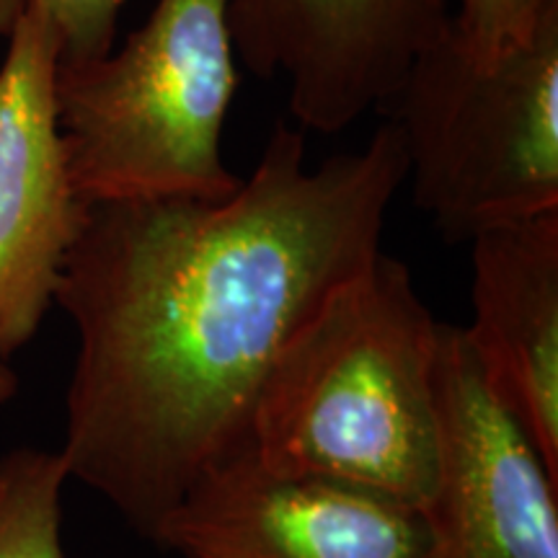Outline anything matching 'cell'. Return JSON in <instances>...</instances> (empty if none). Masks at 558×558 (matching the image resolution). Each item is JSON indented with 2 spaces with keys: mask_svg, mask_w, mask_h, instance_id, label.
Segmentation results:
<instances>
[{
  "mask_svg": "<svg viewBox=\"0 0 558 558\" xmlns=\"http://www.w3.org/2000/svg\"><path fill=\"white\" fill-rule=\"evenodd\" d=\"M277 122L226 199L86 205L54 305L78 331L62 463L153 538L246 445L256 396L300 331L383 251L407 181L388 120L311 169Z\"/></svg>",
  "mask_w": 558,
  "mask_h": 558,
  "instance_id": "cell-1",
  "label": "cell"
},
{
  "mask_svg": "<svg viewBox=\"0 0 558 558\" xmlns=\"http://www.w3.org/2000/svg\"><path fill=\"white\" fill-rule=\"evenodd\" d=\"M437 326L407 264L380 251L271 367L241 452L267 471L427 509L439 471Z\"/></svg>",
  "mask_w": 558,
  "mask_h": 558,
  "instance_id": "cell-2",
  "label": "cell"
},
{
  "mask_svg": "<svg viewBox=\"0 0 558 558\" xmlns=\"http://www.w3.org/2000/svg\"><path fill=\"white\" fill-rule=\"evenodd\" d=\"M230 0H158L120 47L60 62L58 120L83 205L226 199L222 128L241 86Z\"/></svg>",
  "mask_w": 558,
  "mask_h": 558,
  "instance_id": "cell-3",
  "label": "cell"
},
{
  "mask_svg": "<svg viewBox=\"0 0 558 558\" xmlns=\"http://www.w3.org/2000/svg\"><path fill=\"white\" fill-rule=\"evenodd\" d=\"M401 137L418 209L445 239L558 213V11L478 60L448 32L380 109Z\"/></svg>",
  "mask_w": 558,
  "mask_h": 558,
  "instance_id": "cell-4",
  "label": "cell"
},
{
  "mask_svg": "<svg viewBox=\"0 0 558 558\" xmlns=\"http://www.w3.org/2000/svg\"><path fill=\"white\" fill-rule=\"evenodd\" d=\"M439 471L429 558H558V481L488 380L465 329L437 326Z\"/></svg>",
  "mask_w": 558,
  "mask_h": 558,
  "instance_id": "cell-5",
  "label": "cell"
},
{
  "mask_svg": "<svg viewBox=\"0 0 558 558\" xmlns=\"http://www.w3.org/2000/svg\"><path fill=\"white\" fill-rule=\"evenodd\" d=\"M235 58L288 83L303 132L380 111L411 62L452 29V0H230Z\"/></svg>",
  "mask_w": 558,
  "mask_h": 558,
  "instance_id": "cell-6",
  "label": "cell"
},
{
  "mask_svg": "<svg viewBox=\"0 0 558 558\" xmlns=\"http://www.w3.org/2000/svg\"><path fill=\"white\" fill-rule=\"evenodd\" d=\"M186 558H429L427 509L262 469L248 456L209 469L153 533Z\"/></svg>",
  "mask_w": 558,
  "mask_h": 558,
  "instance_id": "cell-7",
  "label": "cell"
},
{
  "mask_svg": "<svg viewBox=\"0 0 558 558\" xmlns=\"http://www.w3.org/2000/svg\"><path fill=\"white\" fill-rule=\"evenodd\" d=\"M0 65V362L39 331L86 205L58 120V34L26 5Z\"/></svg>",
  "mask_w": 558,
  "mask_h": 558,
  "instance_id": "cell-8",
  "label": "cell"
},
{
  "mask_svg": "<svg viewBox=\"0 0 558 558\" xmlns=\"http://www.w3.org/2000/svg\"><path fill=\"white\" fill-rule=\"evenodd\" d=\"M473 324L488 380L558 481V213L471 239Z\"/></svg>",
  "mask_w": 558,
  "mask_h": 558,
  "instance_id": "cell-9",
  "label": "cell"
},
{
  "mask_svg": "<svg viewBox=\"0 0 558 558\" xmlns=\"http://www.w3.org/2000/svg\"><path fill=\"white\" fill-rule=\"evenodd\" d=\"M68 478L60 450L21 448L0 458V558H65L60 497Z\"/></svg>",
  "mask_w": 558,
  "mask_h": 558,
  "instance_id": "cell-10",
  "label": "cell"
},
{
  "mask_svg": "<svg viewBox=\"0 0 558 558\" xmlns=\"http://www.w3.org/2000/svg\"><path fill=\"white\" fill-rule=\"evenodd\" d=\"M558 0H452V32L478 60H494L530 39Z\"/></svg>",
  "mask_w": 558,
  "mask_h": 558,
  "instance_id": "cell-11",
  "label": "cell"
},
{
  "mask_svg": "<svg viewBox=\"0 0 558 558\" xmlns=\"http://www.w3.org/2000/svg\"><path fill=\"white\" fill-rule=\"evenodd\" d=\"M128 0H26L50 21L60 41V62L96 60L114 47Z\"/></svg>",
  "mask_w": 558,
  "mask_h": 558,
  "instance_id": "cell-12",
  "label": "cell"
},
{
  "mask_svg": "<svg viewBox=\"0 0 558 558\" xmlns=\"http://www.w3.org/2000/svg\"><path fill=\"white\" fill-rule=\"evenodd\" d=\"M24 9L26 0H0V37H9Z\"/></svg>",
  "mask_w": 558,
  "mask_h": 558,
  "instance_id": "cell-13",
  "label": "cell"
},
{
  "mask_svg": "<svg viewBox=\"0 0 558 558\" xmlns=\"http://www.w3.org/2000/svg\"><path fill=\"white\" fill-rule=\"evenodd\" d=\"M16 375H13V369L9 362H0V403L13 399V393H16Z\"/></svg>",
  "mask_w": 558,
  "mask_h": 558,
  "instance_id": "cell-14",
  "label": "cell"
}]
</instances>
